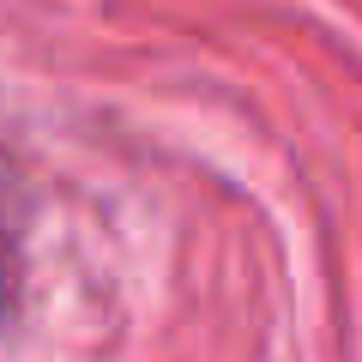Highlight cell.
Masks as SVG:
<instances>
[{
	"label": "cell",
	"mask_w": 362,
	"mask_h": 362,
	"mask_svg": "<svg viewBox=\"0 0 362 362\" xmlns=\"http://www.w3.org/2000/svg\"><path fill=\"white\" fill-rule=\"evenodd\" d=\"M0 308H6V272H0Z\"/></svg>",
	"instance_id": "1"
}]
</instances>
